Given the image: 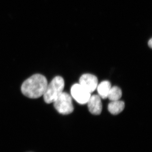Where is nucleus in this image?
Returning a JSON list of instances; mask_svg holds the SVG:
<instances>
[{"instance_id":"obj_8","label":"nucleus","mask_w":152,"mask_h":152,"mask_svg":"<svg viewBox=\"0 0 152 152\" xmlns=\"http://www.w3.org/2000/svg\"><path fill=\"white\" fill-rule=\"evenodd\" d=\"M111 88V85L108 81L102 82L99 84L98 85L96 88L99 96L102 99H107Z\"/></svg>"},{"instance_id":"obj_6","label":"nucleus","mask_w":152,"mask_h":152,"mask_svg":"<svg viewBox=\"0 0 152 152\" xmlns=\"http://www.w3.org/2000/svg\"><path fill=\"white\" fill-rule=\"evenodd\" d=\"M89 110L94 115H100L102 110L101 98L99 95H94L90 96L87 103Z\"/></svg>"},{"instance_id":"obj_7","label":"nucleus","mask_w":152,"mask_h":152,"mask_svg":"<svg viewBox=\"0 0 152 152\" xmlns=\"http://www.w3.org/2000/svg\"><path fill=\"white\" fill-rule=\"evenodd\" d=\"M124 107L125 103L123 101H111L108 106V110L112 114L116 115L121 113Z\"/></svg>"},{"instance_id":"obj_3","label":"nucleus","mask_w":152,"mask_h":152,"mask_svg":"<svg viewBox=\"0 0 152 152\" xmlns=\"http://www.w3.org/2000/svg\"><path fill=\"white\" fill-rule=\"evenodd\" d=\"M55 109L59 113L69 115L74 111L72 97L63 92L53 102Z\"/></svg>"},{"instance_id":"obj_5","label":"nucleus","mask_w":152,"mask_h":152,"mask_svg":"<svg viewBox=\"0 0 152 152\" xmlns=\"http://www.w3.org/2000/svg\"><path fill=\"white\" fill-rule=\"evenodd\" d=\"M98 82L97 77L90 74H84L79 80V84L90 94L94 91L96 89Z\"/></svg>"},{"instance_id":"obj_9","label":"nucleus","mask_w":152,"mask_h":152,"mask_svg":"<svg viewBox=\"0 0 152 152\" xmlns=\"http://www.w3.org/2000/svg\"><path fill=\"white\" fill-rule=\"evenodd\" d=\"M122 96V92L119 87H111L108 95L107 98L111 101L119 100Z\"/></svg>"},{"instance_id":"obj_4","label":"nucleus","mask_w":152,"mask_h":152,"mask_svg":"<svg viewBox=\"0 0 152 152\" xmlns=\"http://www.w3.org/2000/svg\"><path fill=\"white\" fill-rule=\"evenodd\" d=\"M71 94L72 97L81 104H87L91 96V94L80 84H75L72 87Z\"/></svg>"},{"instance_id":"obj_10","label":"nucleus","mask_w":152,"mask_h":152,"mask_svg":"<svg viewBox=\"0 0 152 152\" xmlns=\"http://www.w3.org/2000/svg\"><path fill=\"white\" fill-rule=\"evenodd\" d=\"M148 45L149 47L151 48L152 47V39L151 38L149 40Z\"/></svg>"},{"instance_id":"obj_2","label":"nucleus","mask_w":152,"mask_h":152,"mask_svg":"<svg viewBox=\"0 0 152 152\" xmlns=\"http://www.w3.org/2000/svg\"><path fill=\"white\" fill-rule=\"evenodd\" d=\"M65 86L64 79L60 76H57L53 79L47 86L43 95L44 100L47 104L53 103L63 92Z\"/></svg>"},{"instance_id":"obj_1","label":"nucleus","mask_w":152,"mask_h":152,"mask_svg":"<svg viewBox=\"0 0 152 152\" xmlns=\"http://www.w3.org/2000/svg\"><path fill=\"white\" fill-rule=\"evenodd\" d=\"M48 85V81L45 76L36 74L23 82L21 89L26 96L31 99H37L43 96Z\"/></svg>"}]
</instances>
